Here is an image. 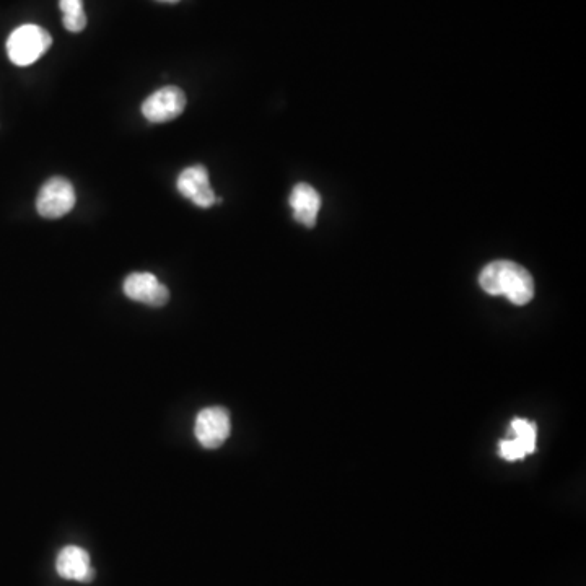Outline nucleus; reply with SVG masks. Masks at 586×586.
<instances>
[{"label":"nucleus","mask_w":586,"mask_h":586,"mask_svg":"<svg viewBox=\"0 0 586 586\" xmlns=\"http://www.w3.org/2000/svg\"><path fill=\"white\" fill-rule=\"evenodd\" d=\"M482 290L494 297H507L515 305H526L534 297V280L530 272L512 261H494L479 276Z\"/></svg>","instance_id":"1"},{"label":"nucleus","mask_w":586,"mask_h":586,"mask_svg":"<svg viewBox=\"0 0 586 586\" xmlns=\"http://www.w3.org/2000/svg\"><path fill=\"white\" fill-rule=\"evenodd\" d=\"M53 44L48 31L38 25H22L9 36L7 54L15 66L27 67L35 64Z\"/></svg>","instance_id":"2"},{"label":"nucleus","mask_w":586,"mask_h":586,"mask_svg":"<svg viewBox=\"0 0 586 586\" xmlns=\"http://www.w3.org/2000/svg\"><path fill=\"white\" fill-rule=\"evenodd\" d=\"M74 206V186L61 176L46 181L36 199V210L44 219H61L69 214Z\"/></svg>","instance_id":"3"},{"label":"nucleus","mask_w":586,"mask_h":586,"mask_svg":"<svg viewBox=\"0 0 586 586\" xmlns=\"http://www.w3.org/2000/svg\"><path fill=\"white\" fill-rule=\"evenodd\" d=\"M232 432V420L224 407H206L196 417L194 435L201 447L215 450L227 442Z\"/></svg>","instance_id":"4"},{"label":"nucleus","mask_w":586,"mask_h":586,"mask_svg":"<svg viewBox=\"0 0 586 586\" xmlns=\"http://www.w3.org/2000/svg\"><path fill=\"white\" fill-rule=\"evenodd\" d=\"M186 110V95L178 87H163L152 93L142 105V114L150 123H168Z\"/></svg>","instance_id":"5"},{"label":"nucleus","mask_w":586,"mask_h":586,"mask_svg":"<svg viewBox=\"0 0 586 586\" xmlns=\"http://www.w3.org/2000/svg\"><path fill=\"white\" fill-rule=\"evenodd\" d=\"M123 290L132 302L144 303L149 307H163L170 300L167 287L150 272H132L124 280Z\"/></svg>","instance_id":"6"},{"label":"nucleus","mask_w":586,"mask_h":586,"mask_svg":"<svg viewBox=\"0 0 586 586\" xmlns=\"http://www.w3.org/2000/svg\"><path fill=\"white\" fill-rule=\"evenodd\" d=\"M176 188L180 191L181 196L186 197L189 201L196 204L202 209H209L219 201L215 197L214 189L210 186L209 171L202 165L186 168L181 171L176 181Z\"/></svg>","instance_id":"7"},{"label":"nucleus","mask_w":586,"mask_h":586,"mask_svg":"<svg viewBox=\"0 0 586 586\" xmlns=\"http://www.w3.org/2000/svg\"><path fill=\"white\" fill-rule=\"evenodd\" d=\"M538 429L530 420L513 419L510 424V438L499 443V453L503 460L518 461L536 450Z\"/></svg>","instance_id":"8"},{"label":"nucleus","mask_w":586,"mask_h":586,"mask_svg":"<svg viewBox=\"0 0 586 586\" xmlns=\"http://www.w3.org/2000/svg\"><path fill=\"white\" fill-rule=\"evenodd\" d=\"M56 570L64 580L88 583L95 578V570L88 552L79 546H67L59 552L56 559Z\"/></svg>","instance_id":"9"},{"label":"nucleus","mask_w":586,"mask_h":586,"mask_svg":"<svg viewBox=\"0 0 586 586\" xmlns=\"http://www.w3.org/2000/svg\"><path fill=\"white\" fill-rule=\"evenodd\" d=\"M289 202L298 224L308 228L315 227L320 214L321 197L313 186L307 183L297 184L290 194Z\"/></svg>","instance_id":"10"},{"label":"nucleus","mask_w":586,"mask_h":586,"mask_svg":"<svg viewBox=\"0 0 586 586\" xmlns=\"http://www.w3.org/2000/svg\"><path fill=\"white\" fill-rule=\"evenodd\" d=\"M62 10V22L70 33H80L87 27V15L84 10V0H59Z\"/></svg>","instance_id":"11"},{"label":"nucleus","mask_w":586,"mask_h":586,"mask_svg":"<svg viewBox=\"0 0 586 586\" xmlns=\"http://www.w3.org/2000/svg\"><path fill=\"white\" fill-rule=\"evenodd\" d=\"M160 2H167V4H176V2H180V0H160Z\"/></svg>","instance_id":"12"}]
</instances>
